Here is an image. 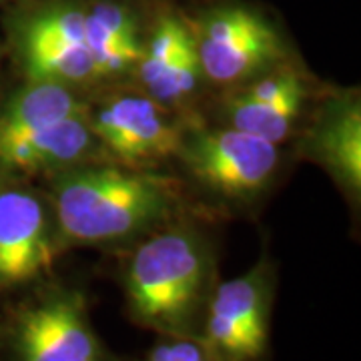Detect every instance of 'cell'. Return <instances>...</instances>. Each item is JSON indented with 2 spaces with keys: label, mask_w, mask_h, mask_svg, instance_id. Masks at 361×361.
<instances>
[{
  "label": "cell",
  "mask_w": 361,
  "mask_h": 361,
  "mask_svg": "<svg viewBox=\"0 0 361 361\" xmlns=\"http://www.w3.org/2000/svg\"><path fill=\"white\" fill-rule=\"evenodd\" d=\"M49 203L63 245H111L169 223L179 193L147 169L99 161L54 175Z\"/></svg>",
  "instance_id": "1"
},
{
  "label": "cell",
  "mask_w": 361,
  "mask_h": 361,
  "mask_svg": "<svg viewBox=\"0 0 361 361\" xmlns=\"http://www.w3.org/2000/svg\"><path fill=\"white\" fill-rule=\"evenodd\" d=\"M215 261L199 233L169 227L133 251L125 297L135 322L161 336L199 337L215 289Z\"/></svg>",
  "instance_id": "2"
},
{
  "label": "cell",
  "mask_w": 361,
  "mask_h": 361,
  "mask_svg": "<svg viewBox=\"0 0 361 361\" xmlns=\"http://www.w3.org/2000/svg\"><path fill=\"white\" fill-rule=\"evenodd\" d=\"M2 11V44L25 80H52L73 89L97 82L82 0H14Z\"/></svg>",
  "instance_id": "3"
},
{
  "label": "cell",
  "mask_w": 361,
  "mask_h": 361,
  "mask_svg": "<svg viewBox=\"0 0 361 361\" xmlns=\"http://www.w3.org/2000/svg\"><path fill=\"white\" fill-rule=\"evenodd\" d=\"M189 23L203 78L215 87L235 89L289 61L283 35L253 4L217 0Z\"/></svg>",
  "instance_id": "4"
},
{
  "label": "cell",
  "mask_w": 361,
  "mask_h": 361,
  "mask_svg": "<svg viewBox=\"0 0 361 361\" xmlns=\"http://www.w3.org/2000/svg\"><path fill=\"white\" fill-rule=\"evenodd\" d=\"M4 361H113L78 289L42 287L0 323Z\"/></svg>",
  "instance_id": "5"
},
{
  "label": "cell",
  "mask_w": 361,
  "mask_h": 361,
  "mask_svg": "<svg viewBox=\"0 0 361 361\" xmlns=\"http://www.w3.org/2000/svg\"><path fill=\"white\" fill-rule=\"evenodd\" d=\"M175 159L205 191L243 203L269 189L279 171L281 149L227 125H185Z\"/></svg>",
  "instance_id": "6"
},
{
  "label": "cell",
  "mask_w": 361,
  "mask_h": 361,
  "mask_svg": "<svg viewBox=\"0 0 361 361\" xmlns=\"http://www.w3.org/2000/svg\"><path fill=\"white\" fill-rule=\"evenodd\" d=\"M275 275L267 259L215 285L199 339L213 361H261L269 345Z\"/></svg>",
  "instance_id": "7"
},
{
  "label": "cell",
  "mask_w": 361,
  "mask_h": 361,
  "mask_svg": "<svg viewBox=\"0 0 361 361\" xmlns=\"http://www.w3.org/2000/svg\"><path fill=\"white\" fill-rule=\"evenodd\" d=\"M87 118L104 159L135 169L177 155L185 129L173 111L145 92H116L89 103Z\"/></svg>",
  "instance_id": "8"
},
{
  "label": "cell",
  "mask_w": 361,
  "mask_h": 361,
  "mask_svg": "<svg viewBox=\"0 0 361 361\" xmlns=\"http://www.w3.org/2000/svg\"><path fill=\"white\" fill-rule=\"evenodd\" d=\"M61 245L49 199L23 179H0V295L40 279Z\"/></svg>",
  "instance_id": "9"
},
{
  "label": "cell",
  "mask_w": 361,
  "mask_h": 361,
  "mask_svg": "<svg viewBox=\"0 0 361 361\" xmlns=\"http://www.w3.org/2000/svg\"><path fill=\"white\" fill-rule=\"evenodd\" d=\"M141 92L169 111L189 104L205 82L189 16L159 8L147 32L145 51L135 68Z\"/></svg>",
  "instance_id": "10"
},
{
  "label": "cell",
  "mask_w": 361,
  "mask_h": 361,
  "mask_svg": "<svg viewBox=\"0 0 361 361\" xmlns=\"http://www.w3.org/2000/svg\"><path fill=\"white\" fill-rule=\"evenodd\" d=\"M310 97L307 75L287 61L231 89L223 103L221 125L281 145L299 127Z\"/></svg>",
  "instance_id": "11"
},
{
  "label": "cell",
  "mask_w": 361,
  "mask_h": 361,
  "mask_svg": "<svg viewBox=\"0 0 361 361\" xmlns=\"http://www.w3.org/2000/svg\"><path fill=\"white\" fill-rule=\"evenodd\" d=\"M299 153L334 179L341 193L361 197V103L357 89L331 90L319 99L297 145Z\"/></svg>",
  "instance_id": "12"
},
{
  "label": "cell",
  "mask_w": 361,
  "mask_h": 361,
  "mask_svg": "<svg viewBox=\"0 0 361 361\" xmlns=\"http://www.w3.org/2000/svg\"><path fill=\"white\" fill-rule=\"evenodd\" d=\"M82 16L97 82L133 77L153 18L141 0H82Z\"/></svg>",
  "instance_id": "13"
},
{
  "label": "cell",
  "mask_w": 361,
  "mask_h": 361,
  "mask_svg": "<svg viewBox=\"0 0 361 361\" xmlns=\"http://www.w3.org/2000/svg\"><path fill=\"white\" fill-rule=\"evenodd\" d=\"M142 361H213L199 337L163 336Z\"/></svg>",
  "instance_id": "14"
},
{
  "label": "cell",
  "mask_w": 361,
  "mask_h": 361,
  "mask_svg": "<svg viewBox=\"0 0 361 361\" xmlns=\"http://www.w3.org/2000/svg\"><path fill=\"white\" fill-rule=\"evenodd\" d=\"M4 61H6V49L0 40V99H2V71H4Z\"/></svg>",
  "instance_id": "15"
},
{
  "label": "cell",
  "mask_w": 361,
  "mask_h": 361,
  "mask_svg": "<svg viewBox=\"0 0 361 361\" xmlns=\"http://www.w3.org/2000/svg\"><path fill=\"white\" fill-rule=\"evenodd\" d=\"M14 0H0V8H4V6H8V4H13Z\"/></svg>",
  "instance_id": "16"
}]
</instances>
